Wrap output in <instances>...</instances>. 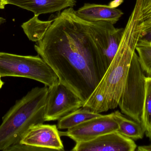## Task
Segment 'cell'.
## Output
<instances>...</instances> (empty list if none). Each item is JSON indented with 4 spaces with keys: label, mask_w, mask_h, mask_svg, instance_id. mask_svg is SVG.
<instances>
[{
    "label": "cell",
    "mask_w": 151,
    "mask_h": 151,
    "mask_svg": "<svg viewBox=\"0 0 151 151\" xmlns=\"http://www.w3.org/2000/svg\"><path fill=\"white\" fill-rule=\"evenodd\" d=\"M35 49L84 103L107 70L91 22L79 17L72 7L54 20Z\"/></svg>",
    "instance_id": "cell-1"
},
{
    "label": "cell",
    "mask_w": 151,
    "mask_h": 151,
    "mask_svg": "<svg viewBox=\"0 0 151 151\" xmlns=\"http://www.w3.org/2000/svg\"><path fill=\"white\" fill-rule=\"evenodd\" d=\"M142 0L136 1L134 9L124 28L118 51L99 84L84 103L83 107L100 113L118 107L136 47L142 33Z\"/></svg>",
    "instance_id": "cell-2"
},
{
    "label": "cell",
    "mask_w": 151,
    "mask_h": 151,
    "mask_svg": "<svg viewBox=\"0 0 151 151\" xmlns=\"http://www.w3.org/2000/svg\"><path fill=\"white\" fill-rule=\"evenodd\" d=\"M48 87H35L15 104L2 117L0 125V151L19 143L31 127L45 121Z\"/></svg>",
    "instance_id": "cell-3"
},
{
    "label": "cell",
    "mask_w": 151,
    "mask_h": 151,
    "mask_svg": "<svg viewBox=\"0 0 151 151\" xmlns=\"http://www.w3.org/2000/svg\"><path fill=\"white\" fill-rule=\"evenodd\" d=\"M0 76L28 78L51 87L59 81L54 70L40 56L0 52Z\"/></svg>",
    "instance_id": "cell-4"
},
{
    "label": "cell",
    "mask_w": 151,
    "mask_h": 151,
    "mask_svg": "<svg viewBox=\"0 0 151 151\" xmlns=\"http://www.w3.org/2000/svg\"><path fill=\"white\" fill-rule=\"evenodd\" d=\"M145 77L135 51L118 106L122 113L141 123L145 97Z\"/></svg>",
    "instance_id": "cell-5"
},
{
    "label": "cell",
    "mask_w": 151,
    "mask_h": 151,
    "mask_svg": "<svg viewBox=\"0 0 151 151\" xmlns=\"http://www.w3.org/2000/svg\"><path fill=\"white\" fill-rule=\"evenodd\" d=\"M84 103L70 89L58 81L48 87L45 121L59 120L76 110L83 107Z\"/></svg>",
    "instance_id": "cell-6"
},
{
    "label": "cell",
    "mask_w": 151,
    "mask_h": 151,
    "mask_svg": "<svg viewBox=\"0 0 151 151\" xmlns=\"http://www.w3.org/2000/svg\"><path fill=\"white\" fill-rule=\"evenodd\" d=\"M118 123L112 113L101 115L62 133L76 143L88 142L105 134L119 131Z\"/></svg>",
    "instance_id": "cell-7"
},
{
    "label": "cell",
    "mask_w": 151,
    "mask_h": 151,
    "mask_svg": "<svg viewBox=\"0 0 151 151\" xmlns=\"http://www.w3.org/2000/svg\"><path fill=\"white\" fill-rule=\"evenodd\" d=\"M19 143L42 151H64V147L56 125L38 124L31 127L23 135Z\"/></svg>",
    "instance_id": "cell-8"
},
{
    "label": "cell",
    "mask_w": 151,
    "mask_h": 151,
    "mask_svg": "<svg viewBox=\"0 0 151 151\" xmlns=\"http://www.w3.org/2000/svg\"><path fill=\"white\" fill-rule=\"evenodd\" d=\"M137 145L134 140L118 132H112L90 141L76 143L73 151H134Z\"/></svg>",
    "instance_id": "cell-9"
},
{
    "label": "cell",
    "mask_w": 151,
    "mask_h": 151,
    "mask_svg": "<svg viewBox=\"0 0 151 151\" xmlns=\"http://www.w3.org/2000/svg\"><path fill=\"white\" fill-rule=\"evenodd\" d=\"M91 23L102 48L107 69L119 48L124 28H115L114 25L108 22Z\"/></svg>",
    "instance_id": "cell-10"
},
{
    "label": "cell",
    "mask_w": 151,
    "mask_h": 151,
    "mask_svg": "<svg viewBox=\"0 0 151 151\" xmlns=\"http://www.w3.org/2000/svg\"><path fill=\"white\" fill-rule=\"evenodd\" d=\"M81 19L89 22H108L116 24L123 12L121 10L105 4H84L76 11Z\"/></svg>",
    "instance_id": "cell-11"
},
{
    "label": "cell",
    "mask_w": 151,
    "mask_h": 151,
    "mask_svg": "<svg viewBox=\"0 0 151 151\" xmlns=\"http://www.w3.org/2000/svg\"><path fill=\"white\" fill-rule=\"evenodd\" d=\"M8 4L16 5L32 12L35 15L52 13L73 8L76 0H6Z\"/></svg>",
    "instance_id": "cell-12"
},
{
    "label": "cell",
    "mask_w": 151,
    "mask_h": 151,
    "mask_svg": "<svg viewBox=\"0 0 151 151\" xmlns=\"http://www.w3.org/2000/svg\"><path fill=\"white\" fill-rule=\"evenodd\" d=\"M112 114L119 126L118 132L134 141L143 138L145 132L142 123L125 116L119 111Z\"/></svg>",
    "instance_id": "cell-13"
},
{
    "label": "cell",
    "mask_w": 151,
    "mask_h": 151,
    "mask_svg": "<svg viewBox=\"0 0 151 151\" xmlns=\"http://www.w3.org/2000/svg\"><path fill=\"white\" fill-rule=\"evenodd\" d=\"M101 115L100 113L92 111L88 108L81 107L60 119L58 120L57 127L59 129H70Z\"/></svg>",
    "instance_id": "cell-14"
},
{
    "label": "cell",
    "mask_w": 151,
    "mask_h": 151,
    "mask_svg": "<svg viewBox=\"0 0 151 151\" xmlns=\"http://www.w3.org/2000/svg\"><path fill=\"white\" fill-rule=\"evenodd\" d=\"M53 20L42 21L38 18V16L35 15L32 18L23 24L21 27L30 40L38 42L43 38Z\"/></svg>",
    "instance_id": "cell-15"
},
{
    "label": "cell",
    "mask_w": 151,
    "mask_h": 151,
    "mask_svg": "<svg viewBox=\"0 0 151 151\" xmlns=\"http://www.w3.org/2000/svg\"><path fill=\"white\" fill-rule=\"evenodd\" d=\"M142 124L145 134H151V76L145 77V93L142 115Z\"/></svg>",
    "instance_id": "cell-16"
},
{
    "label": "cell",
    "mask_w": 151,
    "mask_h": 151,
    "mask_svg": "<svg viewBox=\"0 0 151 151\" xmlns=\"http://www.w3.org/2000/svg\"><path fill=\"white\" fill-rule=\"evenodd\" d=\"M136 51L143 70L148 76H151V47L137 46Z\"/></svg>",
    "instance_id": "cell-17"
},
{
    "label": "cell",
    "mask_w": 151,
    "mask_h": 151,
    "mask_svg": "<svg viewBox=\"0 0 151 151\" xmlns=\"http://www.w3.org/2000/svg\"><path fill=\"white\" fill-rule=\"evenodd\" d=\"M141 26L142 31L151 26V0H142L141 6Z\"/></svg>",
    "instance_id": "cell-18"
},
{
    "label": "cell",
    "mask_w": 151,
    "mask_h": 151,
    "mask_svg": "<svg viewBox=\"0 0 151 151\" xmlns=\"http://www.w3.org/2000/svg\"><path fill=\"white\" fill-rule=\"evenodd\" d=\"M137 46L151 47V26L146 30L142 31Z\"/></svg>",
    "instance_id": "cell-19"
},
{
    "label": "cell",
    "mask_w": 151,
    "mask_h": 151,
    "mask_svg": "<svg viewBox=\"0 0 151 151\" xmlns=\"http://www.w3.org/2000/svg\"><path fill=\"white\" fill-rule=\"evenodd\" d=\"M137 149L138 151H151V144L138 146Z\"/></svg>",
    "instance_id": "cell-20"
},
{
    "label": "cell",
    "mask_w": 151,
    "mask_h": 151,
    "mask_svg": "<svg viewBox=\"0 0 151 151\" xmlns=\"http://www.w3.org/2000/svg\"><path fill=\"white\" fill-rule=\"evenodd\" d=\"M8 4L6 0H0V9H4L5 5Z\"/></svg>",
    "instance_id": "cell-21"
},
{
    "label": "cell",
    "mask_w": 151,
    "mask_h": 151,
    "mask_svg": "<svg viewBox=\"0 0 151 151\" xmlns=\"http://www.w3.org/2000/svg\"><path fill=\"white\" fill-rule=\"evenodd\" d=\"M5 21H6L5 19H4V18L0 17V25H1L3 24V23H4Z\"/></svg>",
    "instance_id": "cell-22"
},
{
    "label": "cell",
    "mask_w": 151,
    "mask_h": 151,
    "mask_svg": "<svg viewBox=\"0 0 151 151\" xmlns=\"http://www.w3.org/2000/svg\"><path fill=\"white\" fill-rule=\"evenodd\" d=\"M4 83L2 81L1 77V76H0V89L1 88L2 86H3Z\"/></svg>",
    "instance_id": "cell-23"
},
{
    "label": "cell",
    "mask_w": 151,
    "mask_h": 151,
    "mask_svg": "<svg viewBox=\"0 0 151 151\" xmlns=\"http://www.w3.org/2000/svg\"><path fill=\"white\" fill-rule=\"evenodd\" d=\"M149 138H151V134L150 135V137H149Z\"/></svg>",
    "instance_id": "cell-24"
}]
</instances>
